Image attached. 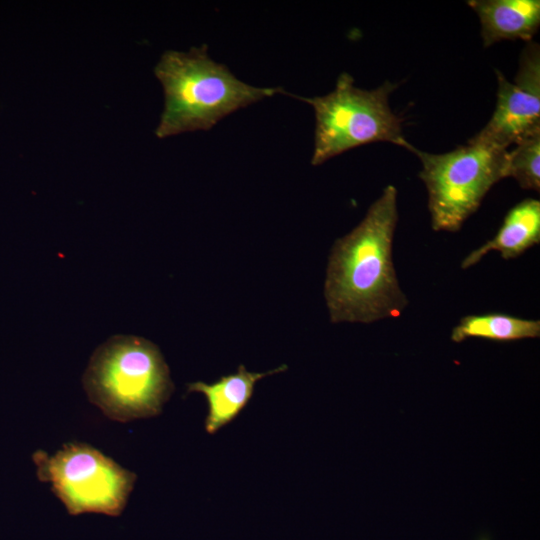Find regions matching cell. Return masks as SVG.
Segmentation results:
<instances>
[{
    "mask_svg": "<svg viewBox=\"0 0 540 540\" xmlns=\"http://www.w3.org/2000/svg\"><path fill=\"white\" fill-rule=\"evenodd\" d=\"M83 387L95 406L119 422L160 414L174 390L159 348L134 335H115L94 351Z\"/></svg>",
    "mask_w": 540,
    "mask_h": 540,
    "instance_id": "3957f363",
    "label": "cell"
},
{
    "mask_svg": "<svg viewBox=\"0 0 540 540\" xmlns=\"http://www.w3.org/2000/svg\"><path fill=\"white\" fill-rule=\"evenodd\" d=\"M397 189L386 186L362 221L332 247L324 295L332 323L399 317L408 305L393 263Z\"/></svg>",
    "mask_w": 540,
    "mask_h": 540,
    "instance_id": "6da1fadb",
    "label": "cell"
},
{
    "mask_svg": "<svg viewBox=\"0 0 540 540\" xmlns=\"http://www.w3.org/2000/svg\"><path fill=\"white\" fill-rule=\"evenodd\" d=\"M540 336V321L502 313L467 315L451 332V340L460 343L468 338L515 341Z\"/></svg>",
    "mask_w": 540,
    "mask_h": 540,
    "instance_id": "8fae6325",
    "label": "cell"
},
{
    "mask_svg": "<svg viewBox=\"0 0 540 540\" xmlns=\"http://www.w3.org/2000/svg\"><path fill=\"white\" fill-rule=\"evenodd\" d=\"M540 242V201L525 199L506 214L497 234L470 252L461 262L467 269L477 264L491 251L499 252L505 260L513 259Z\"/></svg>",
    "mask_w": 540,
    "mask_h": 540,
    "instance_id": "30bf717a",
    "label": "cell"
},
{
    "mask_svg": "<svg viewBox=\"0 0 540 540\" xmlns=\"http://www.w3.org/2000/svg\"><path fill=\"white\" fill-rule=\"evenodd\" d=\"M154 72L164 90L155 131L159 138L208 130L227 115L281 91L241 81L209 56L205 44L187 52H164Z\"/></svg>",
    "mask_w": 540,
    "mask_h": 540,
    "instance_id": "7a4b0ae2",
    "label": "cell"
},
{
    "mask_svg": "<svg viewBox=\"0 0 540 540\" xmlns=\"http://www.w3.org/2000/svg\"><path fill=\"white\" fill-rule=\"evenodd\" d=\"M396 87L386 81L376 89L364 90L343 72L330 93L311 98L295 96L311 105L315 114L311 164L320 165L347 150L374 142H389L414 153L416 147L403 134L402 118L389 105V95Z\"/></svg>",
    "mask_w": 540,
    "mask_h": 540,
    "instance_id": "277c9868",
    "label": "cell"
},
{
    "mask_svg": "<svg viewBox=\"0 0 540 540\" xmlns=\"http://www.w3.org/2000/svg\"><path fill=\"white\" fill-rule=\"evenodd\" d=\"M481 25L483 45L503 40L532 41L540 26L539 0H469Z\"/></svg>",
    "mask_w": 540,
    "mask_h": 540,
    "instance_id": "ba28073f",
    "label": "cell"
},
{
    "mask_svg": "<svg viewBox=\"0 0 540 540\" xmlns=\"http://www.w3.org/2000/svg\"><path fill=\"white\" fill-rule=\"evenodd\" d=\"M507 150L472 138L447 153L416 148L434 231L456 232L476 212L488 191L506 178Z\"/></svg>",
    "mask_w": 540,
    "mask_h": 540,
    "instance_id": "5b68a950",
    "label": "cell"
},
{
    "mask_svg": "<svg viewBox=\"0 0 540 540\" xmlns=\"http://www.w3.org/2000/svg\"><path fill=\"white\" fill-rule=\"evenodd\" d=\"M508 149L505 175L525 190L540 189V132L522 139Z\"/></svg>",
    "mask_w": 540,
    "mask_h": 540,
    "instance_id": "7c38bea8",
    "label": "cell"
},
{
    "mask_svg": "<svg viewBox=\"0 0 540 540\" xmlns=\"http://www.w3.org/2000/svg\"><path fill=\"white\" fill-rule=\"evenodd\" d=\"M497 100L487 124L472 139L502 149L540 132V48L533 41L521 52L513 82L495 70Z\"/></svg>",
    "mask_w": 540,
    "mask_h": 540,
    "instance_id": "52a82bcc",
    "label": "cell"
},
{
    "mask_svg": "<svg viewBox=\"0 0 540 540\" xmlns=\"http://www.w3.org/2000/svg\"><path fill=\"white\" fill-rule=\"evenodd\" d=\"M286 369V365H281L264 373L250 372L241 364L235 373L222 376L211 384L202 381L189 383L188 392L202 393L207 400L208 414L205 419L207 433H216L238 416L251 399L259 380Z\"/></svg>",
    "mask_w": 540,
    "mask_h": 540,
    "instance_id": "9c48e42d",
    "label": "cell"
},
{
    "mask_svg": "<svg viewBox=\"0 0 540 540\" xmlns=\"http://www.w3.org/2000/svg\"><path fill=\"white\" fill-rule=\"evenodd\" d=\"M33 461L39 480L51 485L71 515L119 516L137 478L98 449L81 442L66 443L52 455L36 451Z\"/></svg>",
    "mask_w": 540,
    "mask_h": 540,
    "instance_id": "8992f818",
    "label": "cell"
}]
</instances>
